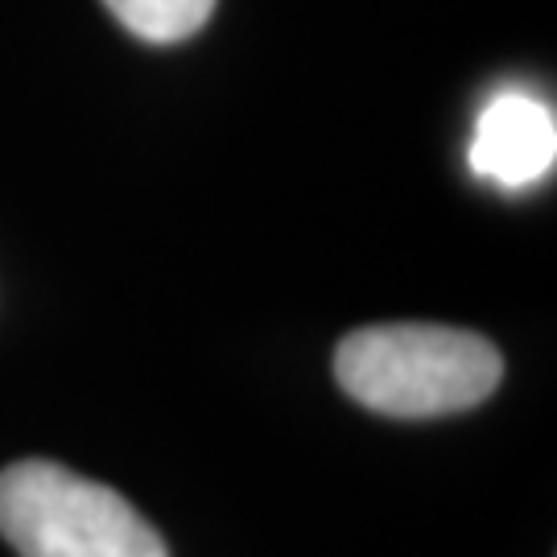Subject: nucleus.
Wrapping results in <instances>:
<instances>
[{"instance_id":"obj_2","label":"nucleus","mask_w":557,"mask_h":557,"mask_svg":"<svg viewBox=\"0 0 557 557\" xmlns=\"http://www.w3.org/2000/svg\"><path fill=\"white\" fill-rule=\"evenodd\" d=\"M0 537L21 557H170L120 492L50 458L0 471Z\"/></svg>"},{"instance_id":"obj_3","label":"nucleus","mask_w":557,"mask_h":557,"mask_svg":"<svg viewBox=\"0 0 557 557\" xmlns=\"http://www.w3.org/2000/svg\"><path fill=\"white\" fill-rule=\"evenodd\" d=\"M557 161L554 108L529 91H499L483 103L471 137V170L504 190L541 182Z\"/></svg>"},{"instance_id":"obj_1","label":"nucleus","mask_w":557,"mask_h":557,"mask_svg":"<svg viewBox=\"0 0 557 557\" xmlns=\"http://www.w3.org/2000/svg\"><path fill=\"white\" fill-rule=\"evenodd\" d=\"M504 359L492 338L434 322L363 326L338 343V388L384 418H446L499 388Z\"/></svg>"},{"instance_id":"obj_4","label":"nucleus","mask_w":557,"mask_h":557,"mask_svg":"<svg viewBox=\"0 0 557 557\" xmlns=\"http://www.w3.org/2000/svg\"><path fill=\"white\" fill-rule=\"evenodd\" d=\"M124 29H133L137 38L170 46L190 34H199L215 0H103Z\"/></svg>"}]
</instances>
